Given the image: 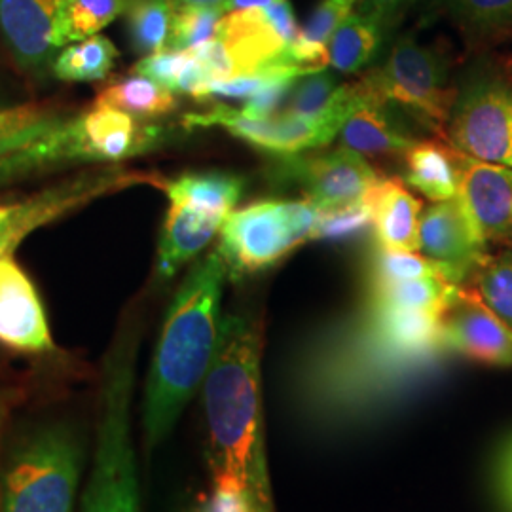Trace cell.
Instances as JSON below:
<instances>
[{
	"label": "cell",
	"instance_id": "1",
	"mask_svg": "<svg viewBox=\"0 0 512 512\" xmlns=\"http://www.w3.org/2000/svg\"><path fill=\"white\" fill-rule=\"evenodd\" d=\"M262 321L251 311L222 317L219 348L202 385L209 463L251 497L256 512H275L262 408Z\"/></svg>",
	"mask_w": 512,
	"mask_h": 512
},
{
	"label": "cell",
	"instance_id": "2",
	"mask_svg": "<svg viewBox=\"0 0 512 512\" xmlns=\"http://www.w3.org/2000/svg\"><path fill=\"white\" fill-rule=\"evenodd\" d=\"M226 279V264L215 249L192 266L165 313L143 403L147 452L171 435L213 365L224 317L220 304Z\"/></svg>",
	"mask_w": 512,
	"mask_h": 512
},
{
	"label": "cell",
	"instance_id": "3",
	"mask_svg": "<svg viewBox=\"0 0 512 512\" xmlns=\"http://www.w3.org/2000/svg\"><path fill=\"white\" fill-rule=\"evenodd\" d=\"M137 351L139 327L131 323L116 334L105 357L92 475L82 512H143L131 425Z\"/></svg>",
	"mask_w": 512,
	"mask_h": 512
},
{
	"label": "cell",
	"instance_id": "4",
	"mask_svg": "<svg viewBox=\"0 0 512 512\" xmlns=\"http://www.w3.org/2000/svg\"><path fill=\"white\" fill-rule=\"evenodd\" d=\"M84 448L71 423L19 433L0 465V512H74Z\"/></svg>",
	"mask_w": 512,
	"mask_h": 512
},
{
	"label": "cell",
	"instance_id": "5",
	"mask_svg": "<svg viewBox=\"0 0 512 512\" xmlns=\"http://www.w3.org/2000/svg\"><path fill=\"white\" fill-rule=\"evenodd\" d=\"M321 209L310 200H262L232 211L220 226L219 251L228 279L241 281L275 266L313 239Z\"/></svg>",
	"mask_w": 512,
	"mask_h": 512
},
{
	"label": "cell",
	"instance_id": "6",
	"mask_svg": "<svg viewBox=\"0 0 512 512\" xmlns=\"http://www.w3.org/2000/svg\"><path fill=\"white\" fill-rule=\"evenodd\" d=\"M365 76L385 105L403 110L421 128H446L458 90L448 86V67L433 48L414 37L399 38L384 65Z\"/></svg>",
	"mask_w": 512,
	"mask_h": 512
},
{
	"label": "cell",
	"instance_id": "7",
	"mask_svg": "<svg viewBox=\"0 0 512 512\" xmlns=\"http://www.w3.org/2000/svg\"><path fill=\"white\" fill-rule=\"evenodd\" d=\"M446 139L465 156L512 167V84L494 71H476L456 92Z\"/></svg>",
	"mask_w": 512,
	"mask_h": 512
},
{
	"label": "cell",
	"instance_id": "8",
	"mask_svg": "<svg viewBox=\"0 0 512 512\" xmlns=\"http://www.w3.org/2000/svg\"><path fill=\"white\" fill-rule=\"evenodd\" d=\"M135 184H158L164 188L165 181L145 173L105 169L78 175L23 200L0 203V260L14 255L19 243L38 228Z\"/></svg>",
	"mask_w": 512,
	"mask_h": 512
},
{
	"label": "cell",
	"instance_id": "9",
	"mask_svg": "<svg viewBox=\"0 0 512 512\" xmlns=\"http://www.w3.org/2000/svg\"><path fill=\"white\" fill-rule=\"evenodd\" d=\"M270 177L275 184L296 186L321 211L357 202L382 181L363 154L344 147L275 156Z\"/></svg>",
	"mask_w": 512,
	"mask_h": 512
},
{
	"label": "cell",
	"instance_id": "10",
	"mask_svg": "<svg viewBox=\"0 0 512 512\" xmlns=\"http://www.w3.org/2000/svg\"><path fill=\"white\" fill-rule=\"evenodd\" d=\"M300 35L302 29L289 0H277L266 8L228 12L217 29L236 76L258 73L279 61L296 63L291 48Z\"/></svg>",
	"mask_w": 512,
	"mask_h": 512
},
{
	"label": "cell",
	"instance_id": "11",
	"mask_svg": "<svg viewBox=\"0 0 512 512\" xmlns=\"http://www.w3.org/2000/svg\"><path fill=\"white\" fill-rule=\"evenodd\" d=\"M162 131L128 112L95 105L90 112L67 118L57 137L69 162H122L160 145Z\"/></svg>",
	"mask_w": 512,
	"mask_h": 512
},
{
	"label": "cell",
	"instance_id": "12",
	"mask_svg": "<svg viewBox=\"0 0 512 512\" xmlns=\"http://www.w3.org/2000/svg\"><path fill=\"white\" fill-rule=\"evenodd\" d=\"M440 344L482 365L512 366V329L475 289L459 287L440 319Z\"/></svg>",
	"mask_w": 512,
	"mask_h": 512
},
{
	"label": "cell",
	"instance_id": "13",
	"mask_svg": "<svg viewBox=\"0 0 512 512\" xmlns=\"http://www.w3.org/2000/svg\"><path fill=\"white\" fill-rule=\"evenodd\" d=\"M486 245L458 196L431 205L420 217V253L442 264L454 285L476 274L488 258Z\"/></svg>",
	"mask_w": 512,
	"mask_h": 512
},
{
	"label": "cell",
	"instance_id": "14",
	"mask_svg": "<svg viewBox=\"0 0 512 512\" xmlns=\"http://www.w3.org/2000/svg\"><path fill=\"white\" fill-rule=\"evenodd\" d=\"M0 344L21 353L55 348L37 287L12 256L0 260Z\"/></svg>",
	"mask_w": 512,
	"mask_h": 512
},
{
	"label": "cell",
	"instance_id": "15",
	"mask_svg": "<svg viewBox=\"0 0 512 512\" xmlns=\"http://www.w3.org/2000/svg\"><path fill=\"white\" fill-rule=\"evenodd\" d=\"M458 198L482 238L512 239V167L459 152Z\"/></svg>",
	"mask_w": 512,
	"mask_h": 512
},
{
	"label": "cell",
	"instance_id": "16",
	"mask_svg": "<svg viewBox=\"0 0 512 512\" xmlns=\"http://www.w3.org/2000/svg\"><path fill=\"white\" fill-rule=\"evenodd\" d=\"M59 0H0V31L25 71H40L54 59Z\"/></svg>",
	"mask_w": 512,
	"mask_h": 512
},
{
	"label": "cell",
	"instance_id": "17",
	"mask_svg": "<svg viewBox=\"0 0 512 512\" xmlns=\"http://www.w3.org/2000/svg\"><path fill=\"white\" fill-rule=\"evenodd\" d=\"M224 219L190 207L171 203L158 243L156 275L160 281L173 279L190 260L202 253L220 232Z\"/></svg>",
	"mask_w": 512,
	"mask_h": 512
},
{
	"label": "cell",
	"instance_id": "18",
	"mask_svg": "<svg viewBox=\"0 0 512 512\" xmlns=\"http://www.w3.org/2000/svg\"><path fill=\"white\" fill-rule=\"evenodd\" d=\"M366 84L370 92L365 101L349 116L338 133L340 147L349 148L363 156H404L406 150L416 143V139L406 135L397 126V120L389 110L391 107L378 97L368 80Z\"/></svg>",
	"mask_w": 512,
	"mask_h": 512
},
{
	"label": "cell",
	"instance_id": "19",
	"mask_svg": "<svg viewBox=\"0 0 512 512\" xmlns=\"http://www.w3.org/2000/svg\"><path fill=\"white\" fill-rule=\"evenodd\" d=\"M376 245L420 253L421 202L399 179H382L372 188Z\"/></svg>",
	"mask_w": 512,
	"mask_h": 512
},
{
	"label": "cell",
	"instance_id": "20",
	"mask_svg": "<svg viewBox=\"0 0 512 512\" xmlns=\"http://www.w3.org/2000/svg\"><path fill=\"white\" fill-rule=\"evenodd\" d=\"M404 183L431 202L458 196L459 150L442 141H416L404 154Z\"/></svg>",
	"mask_w": 512,
	"mask_h": 512
},
{
	"label": "cell",
	"instance_id": "21",
	"mask_svg": "<svg viewBox=\"0 0 512 512\" xmlns=\"http://www.w3.org/2000/svg\"><path fill=\"white\" fill-rule=\"evenodd\" d=\"M243 188L245 181L241 177L220 171L188 173L164 184L169 203L190 207L224 220L241 200Z\"/></svg>",
	"mask_w": 512,
	"mask_h": 512
},
{
	"label": "cell",
	"instance_id": "22",
	"mask_svg": "<svg viewBox=\"0 0 512 512\" xmlns=\"http://www.w3.org/2000/svg\"><path fill=\"white\" fill-rule=\"evenodd\" d=\"M384 27L361 10L351 12L330 35L327 57L338 73L355 74L363 71L384 44Z\"/></svg>",
	"mask_w": 512,
	"mask_h": 512
},
{
	"label": "cell",
	"instance_id": "23",
	"mask_svg": "<svg viewBox=\"0 0 512 512\" xmlns=\"http://www.w3.org/2000/svg\"><path fill=\"white\" fill-rule=\"evenodd\" d=\"M463 285L444 277H423L393 283H370L368 306L391 310H421L444 313Z\"/></svg>",
	"mask_w": 512,
	"mask_h": 512
},
{
	"label": "cell",
	"instance_id": "24",
	"mask_svg": "<svg viewBox=\"0 0 512 512\" xmlns=\"http://www.w3.org/2000/svg\"><path fill=\"white\" fill-rule=\"evenodd\" d=\"M129 0H59L54 38L57 48L95 37L128 10Z\"/></svg>",
	"mask_w": 512,
	"mask_h": 512
},
{
	"label": "cell",
	"instance_id": "25",
	"mask_svg": "<svg viewBox=\"0 0 512 512\" xmlns=\"http://www.w3.org/2000/svg\"><path fill=\"white\" fill-rule=\"evenodd\" d=\"M95 105L128 112L139 120H150L177 109V95L141 74L122 78L103 88Z\"/></svg>",
	"mask_w": 512,
	"mask_h": 512
},
{
	"label": "cell",
	"instance_id": "26",
	"mask_svg": "<svg viewBox=\"0 0 512 512\" xmlns=\"http://www.w3.org/2000/svg\"><path fill=\"white\" fill-rule=\"evenodd\" d=\"M357 6L359 0H321L308 19V25L302 29V35L291 48L294 61L315 71L327 69L330 35L351 12H355Z\"/></svg>",
	"mask_w": 512,
	"mask_h": 512
},
{
	"label": "cell",
	"instance_id": "27",
	"mask_svg": "<svg viewBox=\"0 0 512 512\" xmlns=\"http://www.w3.org/2000/svg\"><path fill=\"white\" fill-rule=\"evenodd\" d=\"M179 0H129L128 31L137 54H160L169 48Z\"/></svg>",
	"mask_w": 512,
	"mask_h": 512
},
{
	"label": "cell",
	"instance_id": "28",
	"mask_svg": "<svg viewBox=\"0 0 512 512\" xmlns=\"http://www.w3.org/2000/svg\"><path fill=\"white\" fill-rule=\"evenodd\" d=\"M118 55L109 38L95 35L65 46L54 59V74L63 82H99L109 76Z\"/></svg>",
	"mask_w": 512,
	"mask_h": 512
},
{
	"label": "cell",
	"instance_id": "29",
	"mask_svg": "<svg viewBox=\"0 0 512 512\" xmlns=\"http://www.w3.org/2000/svg\"><path fill=\"white\" fill-rule=\"evenodd\" d=\"M133 73L150 78L169 92L188 93L192 97L209 84L202 65L188 50H164L147 55L133 67Z\"/></svg>",
	"mask_w": 512,
	"mask_h": 512
},
{
	"label": "cell",
	"instance_id": "30",
	"mask_svg": "<svg viewBox=\"0 0 512 512\" xmlns=\"http://www.w3.org/2000/svg\"><path fill=\"white\" fill-rule=\"evenodd\" d=\"M67 118L42 105L0 107V158L35 145Z\"/></svg>",
	"mask_w": 512,
	"mask_h": 512
},
{
	"label": "cell",
	"instance_id": "31",
	"mask_svg": "<svg viewBox=\"0 0 512 512\" xmlns=\"http://www.w3.org/2000/svg\"><path fill=\"white\" fill-rule=\"evenodd\" d=\"M184 126L190 129L217 126V128L226 129L228 133H232L234 137L245 141L251 147L268 154H275V141H277L275 118L255 120L245 116L239 109L217 105L203 114H188L184 118Z\"/></svg>",
	"mask_w": 512,
	"mask_h": 512
},
{
	"label": "cell",
	"instance_id": "32",
	"mask_svg": "<svg viewBox=\"0 0 512 512\" xmlns=\"http://www.w3.org/2000/svg\"><path fill=\"white\" fill-rule=\"evenodd\" d=\"M459 27L473 38L492 40L512 33V0H446Z\"/></svg>",
	"mask_w": 512,
	"mask_h": 512
},
{
	"label": "cell",
	"instance_id": "33",
	"mask_svg": "<svg viewBox=\"0 0 512 512\" xmlns=\"http://www.w3.org/2000/svg\"><path fill=\"white\" fill-rule=\"evenodd\" d=\"M423 277L448 279L442 264L420 253L395 251L376 245L374 253L370 256V283H393Z\"/></svg>",
	"mask_w": 512,
	"mask_h": 512
},
{
	"label": "cell",
	"instance_id": "34",
	"mask_svg": "<svg viewBox=\"0 0 512 512\" xmlns=\"http://www.w3.org/2000/svg\"><path fill=\"white\" fill-rule=\"evenodd\" d=\"M473 279L482 302L512 329V249L488 256Z\"/></svg>",
	"mask_w": 512,
	"mask_h": 512
},
{
	"label": "cell",
	"instance_id": "35",
	"mask_svg": "<svg viewBox=\"0 0 512 512\" xmlns=\"http://www.w3.org/2000/svg\"><path fill=\"white\" fill-rule=\"evenodd\" d=\"M374 226V200L372 190L357 202L348 203L338 209L321 211L319 220L313 230V239H329V241H342V239L363 236Z\"/></svg>",
	"mask_w": 512,
	"mask_h": 512
},
{
	"label": "cell",
	"instance_id": "36",
	"mask_svg": "<svg viewBox=\"0 0 512 512\" xmlns=\"http://www.w3.org/2000/svg\"><path fill=\"white\" fill-rule=\"evenodd\" d=\"M224 10L219 6H188L181 4L173 21L167 50H192L217 38Z\"/></svg>",
	"mask_w": 512,
	"mask_h": 512
},
{
	"label": "cell",
	"instance_id": "37",
	"mask_svg": "<svg viewBox=\"0 0 512 512\" xmlns=\"http://www.w3.org/2000/svg\"><path fill=\"white\" fill-rule=\"evenodd\" d=\"M338 88V80L327 69L306 74L294 82L287 103L279 114L317 116L329 109Z\"/></svg>",
	"mask_w": 512,
	"mask_h": 512
},
{
	"label": "cell",
	"instance_id": "38",
	"mask_svg": "<svg viewBox=\"0 0 512 512\" xmlns=\"http://www.w3.org/2000/svg\"><path fill=\"white\" fill-rule=\"evenodd\" d=\"M296 80L298 78H291V76L275 78L272 82H268L262 90H258L253 97H249L245 107L239 110L245 116L255 118V120L274 118V114H279L283 107H285L287 97H289V93L293 90Z\"/></svg>",
	"mask_w": 512,
	"mask_h": 512
},
{
	"label": "cell",
	"instance_id": "39",
	"mask_svg": "<svg viewBox=\"0 0 512 512\" xmlns=\"http://www.w3.org/2000/svg\"><path fill=\"white\" fill-rule=\"evenodd\" d=\"M202 512H256L247 492L228 476H213V492L202 505Z\"/></svg>",
	"mask_w": 512,
	"mask_h": 512
},
{
	"label": "cell",
	"instance_id": "40",
	"mask_svg": "<svg viewBox=\"0 0 512 512\" xmlns=\"http://www.w3.org/2000/svg\"><path fill=\"white\" fill-rule=\"evenodd\" d=\"M418 0H359L357 10L376 19L389 33Z\"/></svg>",
	"mask_w": 512,
	"mask_h": 512
},
{
	"label": "cell",
	"instance_id": "41",
	"mask_svg": "<svg viewBox=\"0 0 512 512\" xmlns=\"http://www.w3.org/2000/svg\"><path fill=\"white\" fill-rule=\"evenodd\" d=\"M497 486H499V492H501L505 505L512 512V440L507 442V446L501 454V459H499Z\"/></svg>",
	"mask_w": 512,
	"mask_h": 512
},
{
	"label": "cell",
	"instance_id": "42",
	"mask_svg": "<svg viewBox=\"0 0 512 512\" xmlns=\"http://www.w3.org/2000/svg\"><path fill=\"white\" fill-rule=\"evenodd\" d=\"M14 401H16V393L10 387L0 385V435L8 423L10 412L14 408Z\"/></svg>",
	"mask_w": 512,
	"mask_h": 512
},
{
	"label": "cell",
	"instance_id": "43",
	"mask_svg": "<svg viewBox=\"0 0 512 512\" xmlns=\"http://www.w3.org/2000/svg\"><path fill=\"white\" fill-rule=\"evenodd\" d=\"M274 2L277 0H226L222 10H224V14L239 12V10H255V8H266Z\"/></svg>",
	"mask_w": 512,
	"mask_h": 512
},
{
	"label": "cell",
	"instance_id": "44",
	"mask_svg": "<svg viewBox=\"0 0 512 512\" xmlns=\"http://www.w3.org/2000/svg\"><path fill=\"white\" fill-rule=\"evenodd\" d=\"M181 4H188V6H219L222 8L226 0H179Z\"/></svg>",
	"mask_w": 512,
	"mask_h": 512
}]
</instances>
